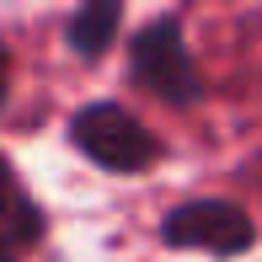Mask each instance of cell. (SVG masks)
<instances>
[{
	"instance_id": "obj_1",
	"label": "cell",
	"mask_w": 262,
	"mask_h": 262,
	"mask_svg": "<svg viewBox=\"0 0 262 262\" xmlns=\"http://www.w3.org/2000/svg\"><path fill=\"white\" fill-rule=\"evenodd\" d=\"M128 70H134V80L150 97H161L171 107H187V102L204 97V75H198L193 54H187V43H182V21L177 16H161V21H150V27L134 32Z\"/></svg>"
},
{
	"instance_id": "obj_2",
	"label": "cell",
	"mask_w": 262,
	"mask_h": 262,
	"mask_svg": "<svg viewBox=\"0 0 262 262\" xmlns=\"http://www.w3.org/2000/svg\"><path fill=\"white\" fill-rule=\"evenodd\" d=\"M70 139H75L97 166H107V171H145V166L161 156L156 134H150L128 107H118V102L80 107V113L70 118Z\"/></svg>"
},
{
	"instance_id": "obj_3",
	"label": "cell",
	"mask_w": 262,
	"mask_h": 262,
	"mask_svg": "<svg viewBox=\"0 0 262 262\" xmlns=\"http://www.w3.org/2000/svg\"><path fill=\"white\" fill-rule=\"evenodd\" d=\"M161 241L198 246V252H214V257H235L257 241V225L246 209L225 204V198H193V204H177L161 220Z\"/></svg>"
},
{
	"instance_id": "obj_4",
	"label": "cell",
	"mask_w": 262,
	"mask_h": 262,
	"mask_svg": "<svg viewBox=\"0 0 262 262\" xmlns=\"http://www.w3.org/2000/svg\"><path fill=\"white\" fill-rule=\"evenodd\" d=\"M43 235V214L38 204H32L27 193H21L16 171L6 166V156H0V241L11 246V252H21V246H32Z\"/></svg>"
},
{
	"instance_id": "obj_5",
	"label": "cell",
	"mask_w": 262,
	"mask_h": 262,
	"mask_svg": "<svg viewBox=\"0 0 262 262\" xmlns=\"http://www.w3.org/2000/svg\"><path fill=\"white\" fill-rule=\"evenodd\" d=\"M118 27H123V11L113 6V0H102V6H80L75 16H70V49L80 59H97L107 43L118 38Z\"/></svg>"
},
{
	"instance_id": "obj_6",
	"label": "cell",
	"mask_w": 262,
	"mask_h": 262,
	"mask_svg": "<svg viewBox=\"0 0 262 262\" xmlns=\"http://www.w3.org/2000/svg\"><path fill=\"white\" fill-rule=\"evenodd\" d=\"M0 262H16V252H11V246H6V241H0Z\"/></svg>"
},
{
	"instance_id": "obj_7",
	"label": "cell",
	"mask_w": 262,
	"mask_h": 262,
	"mask_svg": "<svg viewBox=\"0 0 262 262\" xmlns=\"http://www.w3.org/2000/svg\"><path fill=\"white\" fill-rule=\"evenodd\" d=\"M0 97H6V54H0Z\"/></svg>"
}]
</instances>
